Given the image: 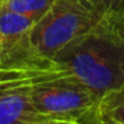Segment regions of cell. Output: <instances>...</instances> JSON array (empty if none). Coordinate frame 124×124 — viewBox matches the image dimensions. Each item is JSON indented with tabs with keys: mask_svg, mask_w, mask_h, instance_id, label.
Segmentation results:
<instances>
[{
	"mask_svg": "<svg viewBox=\"0 0 124 124\" xmlns=\"http://www.w3.org/2000/svg\"><path fill=\"white\" fill-rule=\"evenodd\" d=\"M71 76L97 95L124 84V32L107 14L54 56Z\"/></svg>",
	"mask_w": 124,
	"mask_h": 124,
	"instance_id": "1",
	"label": "cell"
},
{
	"mask_svg": "<svg viewBox=\"0 0 124 124\" xmlns=\"http://www.w3.org/2000/svg\"><path fill=\"white\" fill-rule=\"evenodd\" d=\"M65 73L59 63L43 55L0 65V124H24L40 119L32 103L33 88L47 79Z\"/></svg>",
	"mask_w": 124,
	"mask_h": 124,
	"instance_id": "2",
	"label": "cell"
},
{
	"mask_svg": "<svg viewBox=\"0 0 124 124\" xmlns=\"http://www.w3.org/2000/svg\"><path fill=\"white\" fill-rule=\"evenodd\" d=\"M105 12L88 0H55L51 8L31 28V40L40 55L49 59L89 31Z\"/></svg>",
	"mask_w": 124,
	"mask_h": 124,
	"instance_id": "3",
	"label": "cell"
},
{
	"mask_svg": "<svg viewBox=\"0 0 124 124\" xmlns=\"http://www.w3.org/2000/svg\"><path fill=\"white\" fill-rule=\"evenodd\" d=\"M100 95L76 78L59 75L39 83L32 91V103L40 117L78 124L97 123Z\"/></svg>",
	"mask_w": 124,
	"mask_h": 124,
	"instance_id": "4",
	"label": "cell"
},
{
	"mask_svg": "<svg viewBox=\"0 0 124 124\" xmlns=\"http://www.w3.org/2000/svg\"><path fill=\"white\" fill-rule=\"evenodd\" d=\"M31 17L0 8V65L16 64L40 56L31 40Z\"/></svg>",
	"mask_w": 124,
	"mask_h": 124,
	"instance_id": "5",
	"label": "cell"
},
{
	"mask_svg": "<svg viewBox=\"0 0 124 124\" xmlns=\"http://www.w3.org/2000/svg\"><path fill=\"white\" fill-rule=\"evenodd\" d=\"M96 115V124H124V84L100 96Z\"/></svg>",
	"mask_w": 124,
	"mask_h": 124,
	"instance_id": "6",
	"label": "cell"
},
{
	"mask_svg": "<svg viewBox=\"0 0 124 124\" xmlns=\"http://www.w3.org/2000/svg\"><path fill=\"white\" fill-rule=\"evenodd\" d=\"M55 0H8L1 8L17 15L31 17L33 22H38L51 8Z\"/></svg>",
	"mask_w": 124,
	"mask_h": 124,
	"instance_id": "7",
	"label": "cell"
},
{
	"mask_svg": "<svg viewBox=\"0 0 124 124\" xmlns=\"http://www.w3.org/2000/svg\"><path fill=\"white\" fill-rule=\"evenodd\" d=\"M113 23L124 32V0H119L117 6L111 14H107Z\"/></svg>",
	"mask_w": 124,
	"mask_h": 124,
	"instance_id": "8",
	"label": "cell"
},
{
	"mask_svg": "<svg viewBox=\"0 0 124 124\" xmlns=\"http://www.w3.org/2000/svg\"><path fill=\"white\" fill-rule=\"evenodd\" d=\"M24 124H78V123H71V121H63V120H55V119H36V120L28 121Z\"/></svg>",
	"mask_w": 124,
	"mask_h": 124,
	"instance_id": "9",
	"label": "cell"
},
{
	"mask_svg": "<svg viewBox=\"0 0 124 124\" xmlns=\"http://www.w3.org/2000/svg\"><path fill=\"white\" fill-rule=\"evenodd\" d=\"M119 0H103V8H104L105 14H111L115 9V7L117 6Z\"/></svg>",
	"mask_w": 124,
	"mask_h": 124,
	"instance_id": "10",
	"label": "cell"
},
{
	"mask_svg": "<svg viewBox=\"0 0 124 124\" xmlns=\"http://www.w3.org/2000/svg\"><path fill=\"white\" fill-rule=\"evenodd\" d=\"M89 3L92 4V6H95L97 9H100V11L104 12V8H103V0H88Z\"/></svg>",
	"mask_w": 124,
	"mask_h": 124,
	"instance_id": "11",
	"label": "cell"
},
{
	"mask_svg": "<svg viewBox=\"0 0 124 124\" xmlns=\"http://www.w3.org/2000/svg\"><path fill=\"white\" fill-rule=\"evenodd\" d=\"M7 1H8V0H0V8H1V7H3Z\"/></svg>",
	"mask_w": 124,
	"mask_h": 124,
	"instance_id": "12",
	"label": "cell"
}]
</instances>
